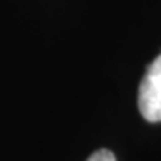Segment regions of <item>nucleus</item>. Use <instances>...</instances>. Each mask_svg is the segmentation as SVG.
<instances>
[{"label":"nucleus","mask_w":161,"mask_h":161,"mask_svg":"<svg viewBox=\"0 0 161 161\" xmlns=\"http://www.w3.org/2000/svg\"><path fill=\"white\" fill-rule=\"evenodd\" d=\"M138 108L147 122H161V54L149 64L140 82Z\"/></svg>","instance_id":"1"},{"label":"nucleus","mask_w":161,"mask_h":161,"mask_svg":"<svg viewBox=\"0 0 161 161\" xmlns=\"http://www.w3.org/2000/svg\"><path fill=\"white\" fill-rule=\"evenodd\" d=\"M86 161H116V158H115V154H113L111 150L98 149V150H95V152H93Z\"/></svg>","instance_id":"2"}]
</instances>
